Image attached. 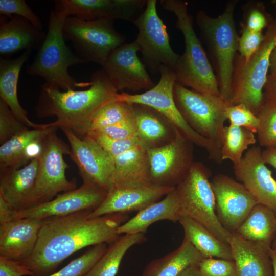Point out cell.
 I'll return each mask as SVG.
<instances>
[{
    "mask_svg": "<svg viewBox=\"0 0 276 276\" xmlns=\"http://www.w3.org/2000/svg\"><path fill=\"white\" fill-rule=\"evenodd\" d=\"M262 32H253L242 26L241 35L239 36L238 51L239 56L247 61L257 51L264 39Z\"/></svg>",
    "mask_w": 276,
    "mask_h": 276,
    "instance_id": "cell-44",
    "label": "cell"
},
{
    "mask_svg": "<svg viewBox=\"0 0 276 276\" xmlns=\"http://www.w3.org/2000/svg\"><path fill=\"white\" fill-rule=\"evenodd\" d=\"M237 2L232 0L227 2L222 13L217 17H212L201 10L196 16L201 38L216 72L220 95L228 105L232 97L239 38L234 19Z\"/></svg>",
    "mask_w": 276,
    "mask_h": 276,
    "instance_id": "cell-3",
    "label": "cell"
},
{
    "mask_svg": "<svg viewBox=\"0 0 276 276\" xmlns=\"http://www.w3.org/2000/svg\"><path fill=\"white\" fill-rule=\"evenodd\" d=\"M193 144L177 130L170 143L147 149L152 185L176 188L194 162Z\"/></svg>",
    "mask_w": 276,
    "mask_h": 276,
    "instance_id": "cell-14",
    "label": "cell"
},
{
    "mask_svg": "<svg viewBox=\"0 0 276 276\" xmlns=\"http://www.w3.org/2000/svg\"><path fill=\"white\" fill-rule=\"evenodd\" d=\"M67 17L55 10L51 11L48 32L27 73L39 76L45 83L54 84L66 91L90 86L91 83L78 82L68 73L71 66L86 63L66 45L63 28Z\"/></svg>",
    "mask_w": 276,
    "mask_h": 276,
    "instance_id": "cell-5",
    "label": "cell"
},
{
    "mask_svg": "<svg viewBox=\"0 0 276 276\" xmlns=\"http://www.w3.org/2000/svg\"><path fill=\"white\" fill-rule=\"evenodd\" d=\"M178 222L183 229L184 237L204 258L233 260L229 245L219 240L204 226L184 216H180Z\"/></svg>",
    "mask_w": 276,
    "mask_h": 276,
    "instance_id": "cell-32",
    "label": "cell"
},
{
    "mask_svg": "<svg viewBox=\"0 0 276 276\" xmlns=\"http://www.w3.org/2000/svg\"><path fill=\"white\" fill-rule=\"evenodd\" d=\"M271 248L273 250H276V238L272 242Z\"/></svg>",
    "mask_w": 276,
    "mask_h": 276,
    "instance_id": "cell-53",
    "label": "cell"
},
{
    "mask_svg": "<svg viewBox=\"0 0 276 276\" xmlns=\"http://www.w3.org/2000/svg\"><path fill=\"white\" fill-rule=\"evenodd\" d=\"M151 185L147 148L143 145L114 158L112 189L139 188Z\"/></svg>",
    "mask_w": 276,
    "mask_h": 276,
    "instance_id": "cell-25",
    "label": "cell"
},
{
    "mask_svg": "<svg viewBox=\"0 0 276 276\" xmlns=\"http://www.w3.org/2000/svg\"><path fill=\"white\" fill-rule=\"evenodd\" d=\"M43 220L15 219L0 224V256L18 262L29 258L36 245Z\"/></svg>",
    "mask_w": 276,
    "mask_h": 276,
    "instance_id": "cell-22",
    "label": "cell"
},
{
    "mask_svg": "<svg viewBox=\"0 0 276 276\" xmlns=\"http://www.w3.org/2000/svg\"><path fill=\"white\" fill-rule=\"evenodd\" d=\"M263 41L246 62L236 56L229 105L243 104L258 116L264 104L271 51L276 46V18L267 27Z\"/></svg>",
    "mask_w": 276,
    "mask_h": 276,
    "instance_id": "cell-6",
    "label": "cell"
},
{
    "mask_svg": "<svg viewBox=\"0 0 276 276\" xmlns=\"http://www.w3.org/2000/svg\"><path fill=\"white\" fill-rule=\"evenodd\" d=\"M87 134L92 136L113 159L129 150L143 145L137 136L125 139H114L96 131H90Z\"/></svg>",
    "mask_w": 276,
    "mask_h": 276,
    "instance_id": "cell-38",
    "label": "cell"
},
{
    "mask_svg": "<svg viewBox=\"0 0 276 276\" xmlns=\"http://www.w3.org/2000/svg\"><path fill=\"white\" fill-rule=\"evenodd\" d=\"M92 131L102 133L114 139H125L137 136L134 113L131 117L117 124Z\"/></svg>",
    "mask_w": 276,
    "mask_h": 276,
    "instance_id": "cell-45",
    "label": "cell"
},
{
    "mask_svg": "<svg viewBox=\"0 0 276 276\" xmlns=\"http://www.w3.org/2000/svg\"><path fill=\"white\" fill-rule=\"evenodd\" d=\"M132 104L137 137L145 147H160L175 139L177 130L164 116L148 106Z\"/></svg>",
    "mask_w": 276,
    "mask_h": 276,
    "instance_id": "cell-26",
    "label": "cell"
},
{
    "mask_svg": "<svg viewBox=\"0 0 276 276\" xmlns=\"http://www.w3.org/2000/svg\"><path fill=\"white\" fill-rule=\"evenodd\" d=\"M28 129L29 127L15 117L7 104L0 98L1 145Z\"/></svg>",
    "mask_w": 276,
    "mask_h": 276,
    "instance_id": "cell-39",
    "label": "cell"
},
{
    "mask_svg": "<svg viewBox=\"0 0 276 276\" xmlns=\"http://www.w3.org/2000/svg\"><path fill=\"white\" fill-rule=\"evenodd\" d=\"M31 50L25 51L16 58L0 60V98L7 104L15 117L29 128H44L48 124H37L30 120L25 110L19 102L17 85L20 70L28 59Z\"/></svg>",
    "mask_w": 276,
    "mask_h": 276,
    "instance_id": "cell-27",
    "label": "cell"
},
{
    "mask_svg": "<svg viewBox=\"0 0 276 276\" xmlns=\"http://www.w3.org/2000/svg\"><path fill=\"white\" fill-rule=\"evenodd\" d=\"M230 125L246 128L257 133L260 126V119L243 104L229 105L225 110Z\"/></svg>",
    "mask_w": 276,
    "mask_h": 276,
    "instance_id": "cell-40",
    "label": "cell"
},
{
    "mask_svg": "<svg viewBox=\"0 0 276 276\" xmlns=\"http://www.w3.org/2000/svg\"><path fill=\"white\" fill-rule=\"evenodd\" d=\"M203 256L186 238L175 250L151 261L142 276H178L188 267L198 265Z\"/></svg>",
    "mask_w": 276,
    "mask_h": 276,
    "instance_id": "cell-30",
    "label": "cell"
},
{
    "mask_svg": "<svg viewBox=\"0 0 276 276\" xmlns=\"http://www.w3.org/2000/svg\"><path fill=\"white\" fill-rule=\"evenodd\" d=\"M160 4L176 16L175 27L184 37L185 51L173 71L176 82L202 94L221 96L214 71L194 31L188 3L181 0H161Z\"/></svg>",
    "mask_w": 276,
    "mask_h": 276,
    "instance_id": "cell-4",
    "label": "cell"
},
{
    "mask_svg": "<svg viewBox=\"0 0 276 276\" xmlns=\"http://www.w3.org/2000/svg\"><path fill=\"white\" fill-rule=\"evenodd\" d=\"M58 127L28 129L10 139L0 146V169H19L38 155L41 143Z\"/></svg>",
    "mask_w": 276,
    "mask_h": 276,
    "instance_id": "cell-24",
    "label": "cell"
},
{
    "mask_svg": "<svg viewBox=\"0 0 276 276\" xmlns=\"http://www.w3.org/2000/svg\"><path fill=\"white\" fill-rule=\"evenodd\" d=\"M45 36L27 19L13 15L8 21H1V55L7 57L21 50H31L42 43Z\"/></svg>",
    "mask_w": 276,
    "mask_h": 276,
    "instance_id": "cell-29",
    "label": "cell"
},
{
    "mask_svg": "<svg viewBox=\"0 0 276 276\" xmlns=\"http://www.w3.org/2000/svg\"><path fill=\"white\" fill-rule=\"evenodd\" d=\"M178 276H202L197 265L192 266L182 272Z\"/></svg>",
    "mask_w": 276,
    "mask_h": 276,
    "instance_id": "cell-51",
    "label": "cell"
},
{
    "mask_svg": "<svg viewBox=\"0 0 276 276\" xmlns=\"http://www.w3.org/2000/svg\"><path fill=\"white\" fill-rule=\"evenodd\" d=\"M258 117L260 126L257 134L260 146L276 147V105L265 102Z\"/></svg>",
    "mask_w": 276,
    "mask_h": 276,
    "instance_id": "cell-37",
    "label": "cell"
},
{
    "mask_svg": "<svg viewBox=\"0 0 276 276\" xmlns=\"http://www.w3.org/2000/svg\"><path fill=\"white\" fill-rule=\"evenodd\" d=\"M267 77L276 78V46L273 48L270 54Z\"/></svg>",
    "mask_w": 276,
    "mask_h": 276,
    "instance_id": "cell-50",
    "label": "cell"
},
{
    "mask_svg": "<svg viewBox=\"0 0 276 276\" xmlns=\"http://www.w3.org/2000/svg\"><path fill=\"white\" fill-rule=\"evenodd\" d=\"M107 243L94 245L64 267L48 276H84L105 253Z\"/></svg>",
    "mask_w": 276,
    "mask_h": 276,
    "instance_id": "cell-36",
    "label": "cell"
},
{
    "mask_svg": "<svg viewBox=\"0 0 276 276\" xmlns=\"http://www.w3.org/2000/svg\"><path fill=\"white\" fill-rule=\"evenodd\" d=\"M271 2L274 8L275 11L276 13V0L272 1Z\"/></svg>",
    "mask_w": 276,
    "mask_h": 276,
    "instance_id": "cell-54",
    "label": "cell"
},
{
    "mask_svg": "<svg viewBox=\"0 0 276 276\" xmlns=\"http://www.w3.org/2000/svg\"><path fill=\"white\" fill-rule=\"evenodd\" d=\"M133 113L132 103L114 98L104 105L95 114L89 132L117 124L131 117Z\"/></svg>",
    "mask_w": 276,
    "mask_h": 276,
    "instance_id": "cell-35",
    "label": "cell"
},
{
    "mask_svg": "<svg viewBox=\"0 0 276 276\" xmlns=\"http://www.w3.org/2000/svg\"><path fill=\"white\" fill-rule=\"evenodd\" d=\"M228 244L236 276H273L271 247L246 240L237 232L232 233Z\"/></svg>",
    "mask_w": 276,
    "mask_h": 276,
    "instance_id": "cell-23",
    "label": "cell"
},
{
    "mask_svg": "<svg viewBox=\"0 0 276 276\" xmlns=\"http://www.w3.org/2000/svg\"><path fill=\"white\" fill-rule=\"evenodd\" d=\"M265 163L272 166L276 170V147L267 148L262 152Z\"/></svg>",
    "mask_w": 276,
    "mask_h": 276,
    "instance_id": "cell-49",
    "label": "cell"
},
{
    "mask_svg": "<svg viewBox=\"0 0 276 276\" xmlns=\"http://www.w3.org/2000/svg\"><path fill=\"white\" fill-rule=\"evenodd\" d=\"M91 212L43 219L33 252L19 262L32 272V276H48L76 251L114 241L119 236L118 227L129 218L127 213H114L89 219Z\"/></svg>",
    "mask_w": 276,
    "mask_h": 276,
    "instance_id": "cell-1",
    "label": "cell"
},
{
    "mask_svg": "<svg viewBox=\"0 0 276 276\" xmlns=\"http://www.w3.org/2000/svg\"><path fill=\"white\" fill-rule=\"evenodd\" d=\"M56 130L50 133L41 143L37 157L38 168L35 182L37 205L52 200L61 192L76 188L75 180H68L65 171L68 165L64 159L70 147L59 137Z\"/></svg>",
    "mask_w": 276,
    "mask_h": 276,
    "instance_id": "cell-12",
    "label": "cell"
},
{
    "mask_svg": "<svg viewBox=\"0 0 276 276\" xmlns=\"http://www.w3.org/2000/svg\"><path fill=\"white\" fill-rule=\"evenodd\" d=\"M14 213V211L0 196V224L13 220Z\"/></svg>",
    "mask_w": 276,
    "mask_h": 276,
    "instance_id": "cell-48",
    "label": "cell"
},
{
    "mask_svg": "<svg viewBox=\"0 0 276 276\" xmlns=\"http://www.w3.org/2000/svg\"><path fill=\"white\" fill-rule=\"evenodd\" d=\"M236 232L246 240L271 248L276 238V214L268 207L258 203Z\"/></svg>",
    "mask_w": 276,
    "mask_h": 276,
    "instance_id": "cell-31",
    "label": "cell"
},
{
    "mask_svg": "<svg viewBox=\"0 0 276 276\" xmlns=\"http://www.w3.org/2000/svg\"><path fill=\"white\" fill-rule=\"evenodd\" d=\"M0 13L9 17L13 15L21 17L42 31L40 19L24 0H0Z\"/></svg>",
    "mask_w": 276,
    "mask_h": 276,
    "instance_id": "cell-41",
    "label": "cell"
},
{
    "mask_svg": "<svg viewBox=\"0 0 276 276\" xmlns=\"http://www.w3.org/2000/svg\"><path fill=\"white\" fill-rule=\"evenodd\" d=\"M176 106L187 123L221 151L222 133L228 104L221 96L202 94L175 82Z\"/></svg>",
    "mask_w": 276,
    "mask_h": 276,
    "instance_id": "cell-9",
    "label": "cell"
},
{
    "mask_svg": "<svg viewBox=\"0 0 276 276\" xmlns=\"http://www.w3.org/2000/svg\"><path fill=\"white\" fill-rule=\"evenodd\" d=\"M147 0H58L54 10L67 17L85 21L120 19L133 23L143 12Z\"/></svg>",
    "mask_w": 276,
    "mask_h": 276,
    "instance_id": "cell-18",
    "label": "cell"
},
{
    "mask_svg": "<svg viewBox=\"0 0 276 276\" xmlns=\"http://www.w3.org/2000/svg\"><path fill=\"white\" fill-rule=\"evenodd\" d=\"M269 255L272 262L273 276H276V250L271 248L269 249Z\"/></svg>",
    "mask_w": 276,
    "mask_h": 276,
    "instance_id": "cell-52",
    "label": "cell"
},
{
    "mask_svg": "<svg viewBox=\"0 0 276 276\" xmlns=\"http://www.w3.org/2000/svg\"><path fill=\"white\" fill-rule=\"evenodd\" d=\"M138 52L135 40L124 43L112 50L102 64V69L117 92L125 89L134 92L149 90L155 85L139 58Z\"/></svg>",
    "mask_w": 276,
    "mask_h": 276,
    "instance_id": "cell-16",
    "label": "cell"
},
{
    "mask_svg": "<svg viewBox=\"0 0 276 276\" xmlns=\"http://www.w3.org/2000/svg\"><path fill=\"white\" fill-rule=\"evenodd\" d=\"M90 83L86 89L66 91L45 83L35 108L36 115L39 118L55 116L56 120L50 123L51 126L67 128L79 136H84L89 132L97 112L118 93L102 68L92 74Z\"/></svg>",
    "mask_w": 276,
    "mask_h": 276,
    "instance_id": "cell-2",
    "label": "cell"
},
{
    "mask_svg": "<svg viewBox=\"0 0 276 276\" xmlns=\"http://www.w3.org/2000/svg\"><path fill=\"white\" fill-rule=\"evenodd\" d=\"M262 152L259 146L249 149L240 163L234 165V173L259 203L276 214V180L263 160Z\"/></svg>",
    "mask_w": 276,
    "mask_h": 276,
    "instance_id": "cell-19",
    "label": "cell"
},
{
    "mask_svg": "<svg viewBox=\"0 0 276 276\" xmlns=\"http://www.w3.org/2000/svg\"><path fill=\"white\" fill-rule=\"evenodd\" d=\"M244 20L242 26L253 32H262L272 19L267 18L261 3L249 2L244 6Z\"/></svg>",
    "mask_w": 276,
    "mask_h": 276,
    "instance_id": "cell-42",
    "label": "cell"
},
{
    "mask_svg": "<svg viewBox=\"0 0 276 276\" xmlns=\"http://www.w3.org/2000/svg\"><path fill=\"white\" fill-rule=\"evenodd\" d=\"M32 272L19 262L0 256V276H32Z\"/></svg>",
    "mask_w": 276,
    "mask_h": 276,
    "instance_id": "cell-46",
    "label": "cell"
},
{
    "mask_svg": "<svg viewBox=\"0 0 276 276\" xmlns=\"http://www.w3.org/2000/svg\"><path fill=\"white\" fill-rule=\"evenodd\" d=\"M264 102L276 105V78H268L263 90Z\"/></svg>",
    "mask_w": 276,
    "mask_h": 276,
    "instance_id": "cell-47",
    "label": "cell"
},
{
    "mask_svg": "<svg viewBox=\"0 0 276 276\" xmlns=\"http://www.w3.org/2000/svg\"><path fill=\"white\" fill-rule=\"evenodd\" d=\"M198 266L202 276H236L233 260L206 258Z\"/></svg>",
    "mask_w": 276,
    "mask_h": 276,
    "instance_id": "cell-43",
    "label": "cell"
},
{
    "mask_svg": "<svg viewBox=\"0 0 276 276\" xmlns=\"http://www.w3.org/2000/svg\"><path fill=\"white\" fill-rule=\"evenodd\" d=\"M180 201L176 188L158 201L140 211L132 218L121 225L117 229L118 235L144 234L153 223L162 220L173 222L178 221Z\"/></svg>",
    "mask_w": 276,
    "mask_h": 276,
    "instance_id": "cell-28",
    "label": "cell"
},
{
    "mask_svg": "<svg viewBox=\"0 0 276 276\" xmlns=\"http://www.w3.org/2000/svg\"><path fill=\"white\" fill-rule=\"evenodd\" d=\"M175 188L151 185L139 188L112 189L107 192L102 203L89 213L88 218L139 212L159 201Z\"/></svg>",
    "mask_w": 276,
    "mask_h": 276,
    "instance_id": "cell-20",
    "label": "cell"
},
{
    "mask_svg": "<svg viewBox=\"0 0 276 276\" xmlns=\"http://www.w3.org/2000/svg\"><path fill=\"white\" fill-rule=\"evenodd\" d=\"M147 240L143 233L124 234L109 243L107 250L84 276H116L126 252Z\"/></svg>",
    "mask_w": 276,
    "mask_h": 276,
    "instance_id": "cell-33",
    "label": "cell"
},
{
    "mask_svg": "<svg viewBox=\"0 0 276 276\" xmlns=\"http://www.w3.org/2000/svg\"><path fill=\"white\" fill-rule=\"evenodd\" d=\"M107 191L94 185L83 182L79 188L58 194L56 198L27 210L14 212L13 219H44L83 211H94L104 201Z\"/></svg>",
    "mask_w": 276,
    "mask_h": 276,
    "instance_id": "cell-17",
    "label": "cell"
},
{
    "mask_svg": "<svg viewBox=\"0 0 276 276\" xmlns=\"http://www.w3.org/2000/svg\"><path fill=\"white\" fill-rule=\"evenodd\" d=\"M70 147L69 156L77 165L83 182L108 192L112 189L114 159L91 136H79L71 129L60 128Z\"/></svg>",
    "mask_w": 276,
    "mask_h": 276,
    "instance_id": "cell-13",
    "label": "cell"
},
{
    "mask_svg": "<svg viewBox=\"0 0 276 276\" xmlns=\"http://www.w3.org/2000/svg\"><path fill=\"white\" fill-rule=\"evenodd\" d=\"M156 0H147L145 8L133 22L138 29L135 40L144 64L152 74L162 66L174 71L179 55L172 49L167 27L159 17Z\"/></svg>",
    "mask_w": 276,
    "mask_h": 276,
    "instance_id": "cell-11",
    "label": "cell"
},
{
    "mask_svg": "<svg viewBox=\"0 0 276 276\" xmlns=\"http://www.w3.org/2000/svg\"><path fill=\"white\" fill-rule=\"evenodd\" d=\"M211 185L220 223L230 233L236 232L258 202L243 184L227 175H215Z\"/></svg>",
    "mask_w": 276,
    "mask_h": 276,
    "instance_id": "cell-15",
    "label": "cell"
},
{
    "mask_svg": "<svg viewBox=\"0 0 276 276\" xmlns=\"http://www.w3.org/2000/svg\"><path fill=\"white\" fill-rule=\"evenodd\" d=\"M38 168L36 157L19 169H0V196L14 212L37 205L35 182Z\"/></svg>",
    "mask_w": 276,
    "mask_h": 276,
    "instance_id": "cell-21",
    "label": "cell"
},
{
    "mask_svg": "<svg viewBox=\"0 0 276 276\" xmlns=\"http://www.w3.org/2000/svg\"><path fill=\"white\" fill-rule=\"evenodd\" d=\"M159 73L160 77L158 82L151 89L141 94L118 93L115 99L132 104H143L154 109L167 118L185 137L204 148L210 159L216 163H221L220 150L210 141L196 132L187 123L177 109L173 96L176 82L174 71L163 65Z\"/></svg>",
    "mask_w": 276,
    "mask_h": 276,
    "instance_id": "cell-8",
    "label": "cell"
},
{
    "mask_svg": "<svg viewBox=\"0 0 276 276\" xmlns=\"http://www.w3.org/2000/svg\"><path fill=\"white\" fill-rule=\"evenodd\" d=\"M63 34L85 62L101 66L110 52L125 42V37L116 31L113 20L110 19L85 21L69 16L64 22Z\"/></svg>",
    "mask_w": 276,
    "mask_h": 276,
    "instance_id": "cell-10",
    "label": "cell"
},
{
    "mask_svg": "<svg viewBox=\"0 0 276 276\" xmlns=\"http://www.w3.org/2000/svg\"><path fill=\"white\" fill-rule=\"evenodd\" d=\"M210 170L200 162H194L176 189L180 198V216L188 217L228 244L232 233L220 223L215 210V199L209 178Z\"/></svg>",
    "mask_w": 276,
    "mask_h": 276,
    "instance_id": "cell-7",
    "label": "cell"
},
{
    "mask_svg": "<svg viewBox=\"0 0 276 276\" xmlns=\"http://www.w3.org/2000/svg\"><path fill=\"white\" fill-rule=\"evenodd\" d=\"M254 134L246 128L231 125L224 126L221 137L222 160L229 159L234 165L240 163L244 152L256 143Z\"/></svg>",
    "mask_w": 276,
    "mask_h": 276,
    "instance_id": "cell-34",
    "label": "cell"
}]
</instances>
